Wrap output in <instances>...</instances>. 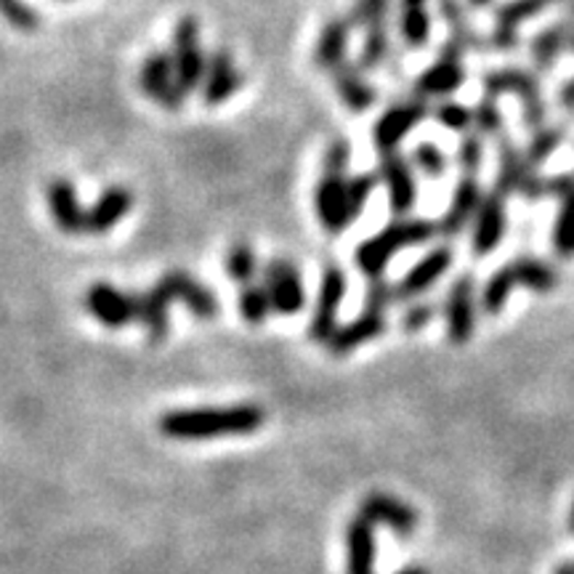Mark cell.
<instances>
[{
    "label": "cell",
    "mask_w": 574,
    "mask_h": 574,
    "mask_svg": "<svg viewBox=\"0 0 574 574\" xmlns=\"http://www.w3.org/2000/svg\"><path fill=\"white\" fill-rule=\"evenodd\" d=\"M266 412L258 405L202 407V410H174L159 418V433L168 439H219L242 437L264 426Z\"/></svg>",
    "instance_id": "obj_1"
},
{
    "label": "cell",
    "mask_w": 574,
    "mask_h": 574,
    "mask_svg": "<svg viewBox=\"0 0 574 574\" xmlns=\"http://www.w3.org/2000/svg\"><path fill=\"white\" fill-rule=\"evenodd\" d=\"M349 159L351 146L349 142H333L324 152L322 159V178L314 189V210L317 219L328 232H343L349 223H354L349 210Z\"/></svg>",
    "instance_id": "obj_2"
},
{
    "label": "cell",
    "mask_w": 574,
    "mask_h": 574,
    "mask_svg": "<svg viewBox=\"0 0 574 574\" xmlns=\"http://www.w3.org/2000/svg\"><path fill=\"white\" fill-rule=\"evenodd\" d=\"M437 234H439V223H433L429 219H407V216H401V219L383 227L375 238L362 242V245L356 247L354 261L369 279L380 277L401 247L423 245V242L433 240Z\"/></svg>",
    "instance_id": "obj_3"
},
{
    "label": "cell",
    "mask_w": 574,
    "mask_h": 574,
    "mask_svg": "<svg viewBox=\"0 0 574 574\" xmlns=\"http://www.w3.org/2000/svg\"><path fill=\"white\" fill-rule=\"evenodd\" d=\"M525 285L534 292H551L559 285V274L548 261L538 258V255H519V258L508 261L506 266H500L489 283L482 290V309L487 314H497L508 301L510 290L514 287Z\"/></svg>",
    "instance_id": "obj_4"
},
{
    "label": "cell",
    "mask_w": 574,
    "mask_h": 574,
    "mask_svg": "<svg viewBox=\"0 0 574 574\" xmlns=\"http://www.w3.org/2000/svg\"><path fill=\"white\" fill-rule=\"evenodd\" d=\"M484 96H497L503 93H514L516 99L521 101V112H525V123L529 131H538V128L545 125V101H542L540 82L534 75H529L527 69L519 67H506V69H495L484 78Z\"/></svg>",
    "instance_id": "obj_5"
},
{
    "label": "cell",
    "mask_w": 574,
    "mask_h": 574,
    "mask_svg": "<svg viewBox=\"0 0 574 574\" xmlns=\"http://www.w3.org/2000/svg\"><path fill=\"white\" fill-rule=\"evenodd\" d=\"M174 69L178 86L184 88V93L197 91L202 86V78H206V62L208 56L202 54L200 46V22L195 16H184L178 19L176 30H174Z\"/></svg>",
    "instance_id": "obj_6"
},
{
    "label": "cell",
    "mask_w": 574,
    "mask_h": 574,
    "mask_svg": "<svg viewBox=\"0 0 574 574\" xmlns=\"http://www.w3.org/2000/svg\"><path fill=\"white\" fill-rule=\"evenodd\" d=\"M497 159H500V170H497L495 189L500 191L503 197L519 195L525 197V200H542V197L548 195L545 189L548 178H542L538 170L527 163V157L516 150L514 142L503 139Z\"/></svg>",
    "instance_id": "obj_7"
},
{
    "label": "cell",
    "mask_w": 574,
    "mask_h": 574,
    "mask_svg": "<svg viewBox=\"0 0 574 574\" xmlns=\"http://www.w3.org/2000/svg\"><path fill=\"white\" fill-rule=\"evenodd\" d=\"M155 287L163 292L165 298H168V303H176V301L184 303L191 314H195L197 319H202V322L219 317L221 303H219V298H216V292H210L208 287L202 285L200 279L191 277L189 272H184V269L165 272L163 277L157 279Z\"/></svg>",
    "instance_id": "obj_8"
},
{
    "label": "cell",
    "mask_w": 574,
    "mask_h": 574,
    "mask_svg": "<svg viewBox=\"0 0 574 574\" xmlns=\"http://www.w3.org/2000/svg\"><path fill=\"white\" fill-rule=\"evenodd\" d=\"M139 82H142V91L150 96V99H155L163 110L178 112L184 107L187 93L178 86L174 59H170V54H165V51H155V54L146 56L142 64V73H139Z\"/></svg>",
    "instance_id": "obj_9"
},
{
    "label": "cell",
    "mask_w": 574,
    "mask_h": 574,
    "mask_svg": "<svg viewBox=\"0 0 574 574\" xmlns=\"http://www.w3.org/2000/svg\"><path fill=\"white\" fill-rule=\"evenodd\" d=\"M463 48L455 41H446L442 54L431 64L420 78L415 80V96L418 99H433V96H450L463 86Z\"/></svg>",
    "instance_id": "obj_10"
},
{
    "label": "cell",
    "mask_w": 574,
    "mask_h": 574,
    "mask_svg": "<svg viewBox=\"0 0 574 574\" xmlns=\"http://www.w3.org/2000/svg\"><path fill=\"white\" fill-rule=\"evenodd\" d=\"M426 114H429V104H426V99L399 101V104L388 107L373 128V139H375V146H378L380 155L397 152L399 144L412 133V128L418 125L420 120H426Z\"/></svg>",
    "instance_id": "obj_11"
},
{
    "label": "cell",
    "mask_w": 574,
    "mask_h": 574,
    "mask_svg": "<svg viewBox=\"0 0 574 574\" xmlns=\"http://www.w3.org/2000/svg\"><path fill=\"white\" fill-rule=\"evenodd\" d=\"M264 287L269 292L272 309L279 314L292 317L306 306V290L301 283V272L287 258H274L264 269Z\"/></svg>",
    "instance_id": "obj_12"
},
{
    "label": "cell",
    "mask_w": 574,
    "mask_h": 574,
    "mask_svg": "<svg viewBox=\"0 0 574 574\" xmlns=\"http://www.w3.org/2000/svg\"><path fill=\"white\" fill-rule=\"evenodd\" d=\"M446 335L452 343L463 346L471 341L476 328V279L474 274H461L446 292L444 303Z\"/></svg>",
    "instance_id": "obj_13"
},
{
    "label": "cell",
    "mask_w": 574,
    "mask_h": 574,
    "mask_svg": "<svg viewBox=\"0 0 574 574\" xmlns=\"http://www.w3.org/2000/svg\"><path fill=\"white\" fill-rule=\"evenodd\" d=\"M343 296H346V274L338 266H328L319 283L317 309L309 324V335L317 343H328L338 330V309H341Z\"/></svg>",
    "instance_id": "obj_14"
},
{
    "label": "cell",
    "mask_w": 574,
    "mask_h": 574,
    "mask_svg": "<svg viewBox=\"0 0 574 574\" xmlns=\"http://www.w3.org/2000/svg\"><path fill=\"white\" fill-rule=\"evenodd\" d=\"M86 309L104 328L118 330L136 322V296L110 283H96L86 292Z\"/></svg>",
    "instance_id": "obj_15"
},
{
    "label": "cell",
    "mask_w": 574,
    "mask_h": 574,
    "mask_svg": "<svg viewBox=\"0 0 574 574\" xmlns=\"http://www.w3.org/2000/svg\"><path fill=\"white\" fill-rule=\"evenodd\" d=\"M548 195L559 200L551 242L561 258H574V174H559L545 181Z\"/></svg>",
    "instance_id": "obj_16"
},
{
    "label": "cell",
    "mask_w": 574,
    "mask_h": 574,
    "mask_svg": "<svg viewBox=\"0 0 574 574\" xmlns=\"http://www.w3.org/2000/svg\"><path fill=\"white\" fill-rule=\"evenodd\" d=\"M378 174L388 187V202L397 216L410 213L415 200H418V184H415L412 163L407 157H401L399 152H388L380 155Z\"/></svg>",
    "instance_id": "obj_17"
},
{
    "label": "cell",
    "mask_w": 574,
    "mask_h": 574,
    "mask_svg": "<svg viewBox=\"0 0 574 574\" xmlns=\"http://www.w3.org/2000/svg\"><path fill=\"white\" fill-rule=\"evenodd\" d=\"M476 227L474 238H471V247L482 258L489 255L500 245L506 238V197L500 191H489L487 197H482V206L476 210Z\"/></svg>",
    "instance_id": "obj_18"
},
{
    "label": "cell",
    "mask_w": 574,
    "mask_h": 574,
    "mask_svg": "<svg viewBox=\"0 0 574 574\" xmlns=\"http://www.w3.org/2000/svg\"><path fill=\"white\" fill-rule=\"evenodd\" d=\"M242 86V75L234 64L232 54L227 48H216L208 54L206 62V78H202V99L206 104L216 107L223 104L227 99H232L234 93L240 91Z\"/></svg>",
    "instance_id": "obj_19"
},
{
    "label": "cell",
    "mask_w": 574,
    "mask_h": 574,
    "mask_svg": "<svg viewBox=\"0 0 574 574\" xmlns=\"http://www.w3.org/2000/svg\"><path fill=\"white\" fill-rule=\"evenodd\" d=\"M452 266V247H437L429 255L418 261L410 272L405 274L401 283L394 285V301H410L418 298L420 292H426L429 287L439 283V277H444L446 269Z\"/></svg>",
    "instance_id": "obj_20"
},
{
    "label": "cell",
    "mask_w": 574,
    "mask_h": 574,
    "mask_svg": "<svg viewBox=\"0 0 574 574\" xmlns=\"http://www.w3.org/2000/svg\"><path fill=\"white\" fill-rule=\"evenodd\" d=\"M478 206H482L478 178L474 174H463L455 191H452V200L444 210V219L439 221V234H444V238H457V234H463V229L468 227V221L476 216Z\"/></svg>",
    "instance_id": "obj_21"
},
{
    "label": "cell",
    "mask_w": 574,
    "mask_h": 574,
    "mask_svg": "<svg viewBox=\"0 0 574 574\" xmlns=\"http://www.w3.org/2000/svg\"><path fill=\"white\" fill-rule=\"evenodd\" d=\"M51 219L64 234H86V210H82L75 184L67 178H54L46 189Z\"/></svg>",
    "instance_id": "obj_22"
},
{
    "label": "cell",
    "mask_w": 574,
    "mask_h": 574,
    "mask_svg": "<svg viewBox=\"0 0 574 574\" xmlns=\"http://www.w3.org/2000/svg\"><path fill=\"white\" fill-rule=\"evenodd\" d=\"M551 3H556V0H510V3L500 5L495 14L493 46L497 51L516 48L521 24H525L529 16H538L540 11H545Z\"/></svg>",
    "instance_id": "obj_23"
},
{
    "label": "cell",
    "mask_w": 574,
    "mask_h": 574,
    "mask_svg": "<svg viewBox=\"0 0 574 574\" xmlns=\"http://www.w3.org/2000/svg\"><path fill=\"white\" fill-rule=\"evenodd\" d=\"M133 191L125 187H110L101 191L99 200L86 210V234H107L131 213Z\"/></svg>",
    "instance_id": "obj_24"
},
{
    "label": "cell",
    "mask_w": 574,
    "mask_h": 574,
    "mask_svg": "<svg viewBox=\"0 0 574 574\" xmlns=\"http://www.w3.org/2000/svg\"><path fill=\"white\" fill-rule=\"evenodd\" d=\"M351 27H354V24H351L349 16H333L324 22L314 46V64L319 69L333 73L335 67H341V64L346 62Z\"/></svg>",
    "instance_id": "obj_25"
},
{
    "label": "cell",
    "mask_w": 574,
    "mask_h": 574,
    "mask_svg": "<svg viewBox=\"0 0 574 574\" xmlns=\"http://www.w3.org/2000/svg\"><path fill=\"white\" fill-rule=\"evenodd\" d=\"M380 333H386V311L365 309L360 317L351 319L349 324L338 328L333 338L328 341V346L335 356H343L349 354V351H354L356 346H362V343L378 338Z\"/></svg>",
    "instance_id": "obj_26"
},
{
    "label": "cell",
    "mask_w": 574,
    "mask_h": 574,
    "mask_svg": "<svg viewBox=\"0 0 574 574\" xmlns=\"http://www.w3.org/2000/svg\"><path fill=\"white\" fill-rule=\"evenodd\" d=\"M333 82H335V93L341 96L343 104L356 114L367 112L369 107L375 104V99H378V93H375V88L367 82L365 73L356 67V62L354 64L343 62L341 67H335Z\"/></svg>",
    "instance_id": "obj_27"
},
{
    "label": "cell",
    "mask_w": 574,
    "mask_h": 574,
    "mask_svg": "<svg viewBox=\"0 0 574 574\" xmlns=\"http://www.w3.org/2000/svg\"><path fill=\"white\" fill-rule=\"evenodd\" d=\"M362 516L369 521H383L394 529V532L401 534V538H410L418 527V514L415 508L405 506V503L394 500L388 495H369L365 503H362Z\"/></svg>",
    "instance_id": "obj_28"
},
{
    "label": "cell",
    "mask_w": 574,
    "mask_h": 574,
    "mask_svg": "<svg viewBox=\"0 0 574 574\" xmlns=\"http://www.w3.org/2000/svg\"><path fill=\"white\" fill-rule=\"evenodd\" d=\"M168 298L157 287H150L142 296H136V322L142 324L152 343H159L168 335Z\"/></svg>",
    "instance_id": "obj_29"
},
{
    "label": "cell",
    "mask_w": 574,
    "mask_h": 574,
    "mask_svg": "<svg viewBox=\"0 0 574 574\" xmlns=\"http://www.w3.org/2000/svg\"><path fill=\"white\" fill-rule=\"evenodd\" d=\"M399 35L407 48L418 51L431 37L429 0H399Z\"/></svg>",
    "instance_id": "obj_30"
},
{
    "label": "cell",
    "mask_w": 574,
    "mask_h": 574,
    "mask_svg": "<svg viewBox=\"0 0 574 574\" xmlns=\"http://www.w3.org/2000/svg\"><path fill=\"white\" fill-rule=\"evenodd\" d=\"M349 542V574H373L375 559V540H373V521L365 516H356L349 525L346 532Z\"/></svg>",
    "instance_id": "obj_31"
},
{
    "label": "cell",
    "mask_w": 574,
    "mask_h": 574,
    "mask_svg": "<svg viewBox=\"0 0 574 574\" xmlns=\"http://www.w3.org/2000/svg\"><path fill=\"white\" fill-rule=\"evenodd\" d=\"M564 48H570V24H556V27L542 30L529 51H532L534 67L548 73L551 67H556V59L564 54Z\"/></svg>",
    "instance_id": "obj_32"
},
{
    "label": "cell",
    "mask_w": 574,
    "mask_h": 574,
    "mask_svg": "<svg viewBox=\"0 0 574 574\" xmlns=\"http://www.w3.org/2000/svg\"><path fill=\"white\" fill-rule=\"evenodd\" d=\"M439 14L444 16V24L450 27V41H455L463 51L478 48V35L465 19V9L461 0H437Z\"/></svg>",
    "instance_id": "obj_33"
},
{
    "label": "cell",
    "mask_w": 574,
    "mask_h": 574,
    "mask_svg": "<svg viewBox=\"0 0 574 574\" xmlns=\"http://www.w3.org/2000/svg\"><path fill=\"white\" fill-rule=\"evenodd\" d=\"M388 48H391V41H388V22L373 24L367 27L365 43H362L360 56H356V67L362 73H369V69H378L383 62H386Z\"/></svg>",
    "instance_id": "obj_34"
},
{
    "label": "cell",
    "mask_w": 574,
    "mask_h": 574,
    "mask_svg": "<svg viewBox=\"0 0 574 574\" xmlns=\"http://www.w3.org/2000/svg\"><path fill=\"white\" fill-rule=\"evenodd\" d=\"M223 266H227V274L232 283L251 285L255 279V272H258V255H255L247 242H234V245L229 247Z\"/></svg>",
    "instance_id": "obj_35"
},
{
    "label": "cell",
    "mask_w": 574,
    "mask_h": 574,
    "mask_svg": "<svg viewBox=\"0 0 574 574\" xmlns=\"http://www.w3.org/2000/svg\"><path fill=\"white\" fill-rule=\"evenodd\" d=\"M564 139H566L564 125H542V128H538V131L532 133V139H529V146L525 152L527 163L532 165V168H538V165L545 163V159L559 150Z\"/></svg>",
    "instance_id": "obj_36"
},
{
    "label": "cell",
    "mask_w": 574,
    "mask_h": 574,
    "mask_svg": "<svg viewBox=\"0 0 574 574\" xmlns=\"http://www.w3.org/2000/svg\"><path fill=\"white\" fill-rule=\"evenodd\" d=\"M272 311L269 292L264 285H245L240 292V314L245 317L247 324H264L266 317Z\"/></svg>",
    "instance_id": "obj_37"
},
{
    "label": "cell",
    "mask_w": 574,
    "mask_h": 574,
    "mask_svg": "<svg viewBox=\"0 0 574 574\" xmlns=\"http://www.w3.org/2000/svg\"><path fill=\"white\" fill-rule=\"evenodd\" d=\"M410 163L420 170V174L429 176V178H442L446 174L444 152L439 150L433 142H420L418 146H415Z\"/></svg>",
    "instance_id": "obj_38"
},
{
    "label": "cell",
    "mask_w": 574,
    "mask_h": 574,
    "mask_svg": "<svg viewBox=\"0 0 574 574\" xmlns=\"http://www.w3.org/2000/svg\"><path fill=\"white\" fill-rule=\"evenodd\" d=\"M388 5L391 0H356L351 9V24L354 27H373V24L388 22Z\"/></svg>",
    "instance_id": "obj_39"
},
{
    "label": "cell",
    "mask_w": 574,
    "mask_h": 574,
    "mask_svg": "<svg viewBox=\"0 0 574 574\" xmlns=\"http://www.w3.org/2000/svg\"><path fill=\"white\" fill-rule=\"evenodd\" d=\"M433 118L455 133H468V128L474 125V110L457 104V101H444V104H439L437 110H433Z\"/></svg>",
    "instance_id": "obj_40"
},
{
    "label": "cell",
    "mask_w": 574,
    "mask_h": 574,
    "mask_svg": "<svg viewBox=\"0 0 574 574\" xmlns=\"http://www.w3.org/2000/svg\"><path fill=\"white\" fill-rule=\"evenodd\" d=\"M474 128L478 131V136H495V133H500L503 114L493 96H484L474 107Z\"/></svg>",
    "instance_id": "obj_41"
},
{
    "label": "cell",
    "mask_w": 574,
    "mask_h": 574,
    "mask_svg": "<svg viewBox=\"0 0 574 574\" xmlns=\"http://www.w3.org/2000/svg\"><path fill=\"white\" fill-rule=\"evenodd\" d=\"M375 181L378 178L369 176V174H362V176H354L349 178V210H351V219H360L362 210H365L369 195L375 191Z\"/></svg>",
    "instance_id": "obj_42"
},
{
    "label": "cell",
    "mask_w": 574,
    "mask_h": 574,
    "mask_svg": "<svg viewBox=\"0 0 574 574\" xmlns=\"http://www.w3.org/2000/svg\"><path fill=\"white\" fill-rule=\"evenodd\" d=\"M482 159H484V144L478 133H465L461 146H457V163H461L463 174H478L482 168Z\"/></svg>",
    "instance_id": "obj_43"
},
{
    "label": "cell",
    "mask_w": 574,
    "mask_h": 574,
    "mask_svg": "<svg viewBox=\"0 0 574 574\" xmlns=\"http://www.w3.org/2000/svg\"><path fill=\"white\" fill-rule=\"evenodd\" d=\"M0 14L5 16L11 27L22 32H32L37 27V14L22 0H0Z\"/></svg>",
    "instance_id": "obj_44"
},
{
    "label": "cell",
    "mask_w": 574,
    "mask_h": 574,
    "mask_svg": "<svg viewBox=\"0 0 574 574\" xmlns=\"http://www.w3.org/2000/svg\"><path fill=\"white\" fill-rule=\"evenodd\" d=\"M367 309L369 311H386L394 301V285H388L383 277H373L367 285Z\"/></svg>",
    "instance_id": "obj_45"
},
{
    "label": "cell",
    "mask_w": 574,
    "mask_h": 574,
    "mask_svg": "<svg viewBox=\"0 0 574 574\" xmlns=\"http://www.w3.org/2000/svg\"><path fill=\"white\" fill-rule=\"evenodd\" d=\"M433 314H437V306L433 303H415L405 311V317H401V330L415 333V330L426 328V324L433 319Z\"/></svg>",
    "instance_id": "obj_46"
},
{
    "label": "cell",
    "mask_w": 574,
    "mask_h": 574,
    "mask_svg": "<svg viewBox=\"0 0 574 574\" xmlns=\"http://www.w3.org/2000/svg\"><path fill=\"white\" fill-rule=\"evenodd\" d=\"M559 101H561V104H564V110H566V112H572V114H574V78H572V80H566L564 86H561Z\"/></svg>",
    "instance_id": "obj_47"
},
{
    "label": "cell",
    "mask_w": 574,
    "mask_h": 574,
    "mask_svg": "<svg viewBox=\"0 0 574 574\" xmlns=\"http://www.w3.org/2000/svg\"><path fill=\"white\" fill-rule=\"evenodd\" d=\"M553 574H574V561H570V564H561Z\"/></svg>",
    "instance_id": "obj_48"
},
{
    "label": "cell",
    "mask_w": 574,
    "mask_h": 574,
    "mask_svg": "<svg viewBox=\"0 0 574 574\" xmlns=\"http://www.w3.org/2000/svg\"><path fill=\"white\" fill-rule=\"evenodd\" d=\"M471 5H476V9H487V5H493V0H471Z\"/></svg>",
    "instance_id": "obj_49"
},
{
    "label": "cell",
    "mask_w": 574,
    "mask_h": 574,
    "mask_svg": "<svg viewBox=\"0 0 574 574\" xmlns=\"http://www.w3.org/2000/svg\"><path fill=\"white\" fill-rule=\"evenodd\" d=\"M397 574H429L426 570H420V566H410V570H401Z\"/></svg>",
    "instance_id": "obj_50"
},
{
    "label": "cell",
    "mask_w": 574,
    "mask_h": 574,
    "mask_svg": "<svg viewBox=\"0 0 574 574\" xmlns=\"http://www.w3.org/2000/svg\"><path fill=\"white\" fill-rule=\"evenodd\" d=\"M570 529H572V534H574V506H572V514H570Z\"/></svg>",
    "instance_id": "obj_51"
},
{
    "label": "cell",
    "mask_w": 574,
    "mask_h": 574,
    "mask_svg": "<svg viewBox=\"0 0 574 574\" xmlns=\"http://www.w3.org/2000/svg\"><path fill=\"white\" fill-rule=\"evenodd\" d=\"M570 48L574 51V27H570Z\"/></svg>",
    "instance_id": "obj_52"
},
{
    "label": "cell",
    "mask_w": 574,
    "mask_h": 574,
    "mask_svg": "<svg viewBox=\"0 0 574 574\" xmlns=\"http://www.w3.org/2000/svg\"><path fill=\"white\" fill-rule=\"evenodd\" d=\"M570 14L574 16V0H572V5H570Z\"/></svg>",
    "instance_id": "obj_53"
}]
</instances>
